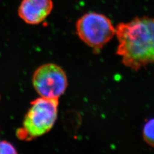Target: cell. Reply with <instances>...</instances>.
Returning a JSON list of instances; mask_svg holds the SVG:
<instances>
[{"instance_id":"obj_4","label":"cell","mask_w":154,"mask_h":154,"mask_svg":"<svg viewBox=\"0 0 154 154\" xmlns=\"http://www.w3.org/2000/svg\"><path fill=\"white\" fill-rule=\"evenodd\" d=\"M33 85L41 97L57 98L66 91L68 85L65 71L54 63L39 66L33 74Z\"/></svg>"},{"instance_id":"obj_1","label":"cell","mask_w":154,"mask_h":154,"mask_svg":"<svg viewBox=\"0 0 154 154\" xmlns=\"http://www.w3.org/2000/svg\"><path fill=\"white\" fill-rule=\"evenodd\" d=\"M119 44L116 54L123 64L138 71L154 64V17H135L116 28Z\"/></svg>"},{"instance_id":"obj_6","label":"cell","mask_w":154,"mask_h":154,"mask_svg":"<svg viewBox=\"0 0 154 154\" xmlns=\"http://www.w3.org/2000/svg\"><path fill=\"white\" fill-rule=\"evenodd\" d=\"M143 137L146 143L154 148V118L149 119L145 124L143 128Z\"/></svg>"},{"instance_id":"obj_3","label":"cell","mask_w":154,"mask_h":154,"mask_svg":"<svg viewBox=\"0 0 154 154\" xmlns=\"http://www.w3.org/2000/svg\"><path fill=\"white\" fill-rule=\"evenodd\" d=\"M79 38L96 53L103 48L116 35V28L107 17L95 12L86 13L76 23Z\"/></svg>"},{"instance_id":"obj_2","label":"cell","mask_w":154,"mask_h":154,"mask_svg":"<svg viewBox=\"0 0 154 154\" xmlns=\"http://www.w3.org/2000/svg\"><path fill=\"white\" fill-rule=\"evenodd\" d=\"M58 99L41 97L31 103V107L17 131V137L29 141L49 132L54 126L58 116Z\"/></svg>"},{"instance_id":"obj_5","label":"cell","mask_w":154,"mask_h":154,"mask_svg":"<svg viewBox=\"0 0 154 154\" xmlns=\"http://www.w3.org/2000/svg\"><path fill=\"white\" fill-rule=\"evenodd\" d=\"M53 9L52 0H22L18 16L29 25H38L49 16Z\"/></svg>"},{"instance_id":"obj_7","label":"cell","mask_w":154,"mask_h":154,"mask_svg":"<svg viewBox=\"0 0 154 154\" xmlns=\"http://www.w3.org/2000/svg\"><path fill=\"white\" fill-rule=\"evenodd\" d=\"M0 154H17V152L11 143L3 140L0 142Z\"/></svg>"}]
</instances>
